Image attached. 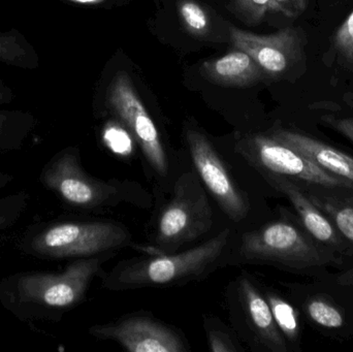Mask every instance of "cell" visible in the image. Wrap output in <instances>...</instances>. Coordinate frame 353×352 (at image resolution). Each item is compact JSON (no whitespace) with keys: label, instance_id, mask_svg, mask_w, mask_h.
<instances>
[{"label":"cell","instance_id":"7","mask_svg":"<svg viewBox=\"0 0 353 352\" xmlns=\"http://www.w3.org/2000/svg\"><path fill=\"white\" fill-rule=\"evenodd\" d=\"M290 298L307 324L327 338H353V287L340 282L335 272L312 282L288 284Z\"/></svg>","mask_w":353,"mask_h":352},{"label":"cell","instance_id":"11","mask_svg":"<svg viewBox=\"0 0 353 352\" xmlns=\"http://www.w3.org/2000/svg\"><path fill=\"white\" fill-rule=\"evenodd\" d=\"M184 136L193 167L205 190L230 220L244 221L251 209L248 194L230 175L211 141L193 127L187 128Z\"/></svg>","mask_w":353,"mask_h":352},{"label":"cell","instance_id":"4","mask_svg":"<svg viewBox=\"0 0 353 352\" xmlns=\"http://www.w3.org/2000/svg\"><path fill=\"white\" fill-rule=\"evenodd\" d=\"M130 229L111 219H56L35 223L19 237L17 247L43 260L92 258L132 245Z\"/></svg>","mask_w":353,"mask_h":352},{"label":"cell","instance_id":"31","mask_svg":"<svg viewBox=\"0 0 353 352\" xmlns=\"http://www.w3.org/2000/svg\"><path fill=\"white\" fill-rule=\"evenodd\" d=\"M70 1L77 2V3L94 4L101 3V2H103L105 0H70Z\"/></svg>","mask_w":353,"mask_h":352},{"label":"cell","instance_id":"16","mask_svg":"<svg viewBox=\"0 0 353 352\" xmlns=\"http://www.w3.org/2000/svg\"><path fill=\"white\" fill-rule=\"evenodd\" d=\"M301 186L308 198L331 219L350 248L353 258V187H325L304 184Z\"/></svg>","mask_w":353,"mask_h":352},{"label":"cell","instance_id":"9","mask_svg":"<svg viewBox=\"0 0 353 352\" xmlns=\"http://www.w3.org/2000/svg\"><path fill=\"white\" fill-rule=\"evenodd\" d=\"M226 298L232 329L254 351L290 352L263 289L252 276L241 272L228 285Z\"/></svg>","mask_w":353,"mask_h":352},{"label":"cell","instance_id":"13","mask_svg":"<svg viewBox=\"0 0 353 352\" xmlns=\"http://www.w3.org/2000/svg\"><path fill=\"white\" fill-rule=\"evenodd\" d=\"M259 174L270 187L273 188L280 196L288 198L301 222L315 240L344 258L348 266L352 264V252L339 231L331 219L308 198L300 183L276 174L265 172Z\"/></svg>","mask_w":353,"mask_h":352},{"label":"cell","instance_id":"20","mask_svg":"<svg viewBox=\"0 0 353 352\" xmlns=\"http://www.w3.org/2000/svg\"><path fill=\"white\" fill-rule=\"evenodd\" d=\"M208 349L212 352H242L241 345L234 329L228 328L219 318H210L203 320Z\"/></svg>","mask_w":353,"mask_h":352},{"label":"cell","instance_id":"10","mask_svg":"<svg viewBox=\"0 0 353 352\" xmlns=\"http://www.w3.org/2000/svg\"><path fill=\"white\" fill-rule=\"evenodd\" d=\"M236 152L256 169L257 173L276 174L304 185L325 187H353V183L327 173L283 143L268 134L242 138Z\"/></svg>","mask_w":353,"mask_h":352},{"label":"cell","instance_id":"6","mask_svg":"<svg viewBox=\"0 0 353 352\" xmlns=\"http://www.w3.org/2000/svg\"><path fill=\"white\" fill-rule=\"evenodd\" d=\"M212 227L213 210L207 190L196 172H185L176 180L171 198L157 212L150 243L143 251L175 253L207 236Z\"/></svg>","mask_w":353,"mask_h":352},{"label":"cell","instance_id":"2","mask_svg":"<svg viewBox=\"0 0 353 352\" xmlns=\"http://www.w3.org/2000/svg\"><path fill=\"white\" fill-rule=\"evenodd\" d=\"M232 264L267 265L312 279L348 266L315 240L296 212L285 207H278L277 218L241 236Z\"/></svg>","mask_w":353,"mask_h":352},{"label":"cell","instance_id":"28","mask_svg":"<svg viewBox=\"0 0 353 352\" xmlns=\"http://www.w3.org/2000/svg\"><path fill=\"white\" fill-rule=\"evenodd\" d=\"M281 8V12L290 18L302 14L307 8L308 0H276Z\"/></svg>","mask_w":353,"mask_h":352},{"label":"cell","instance_id":"27","mask_svg":"<svg viewBox=\"0 0 353 352\" xmlns=\"http://www.w3.org/2000/svg\"><path fill=\"white\" fill-rule=\"evenodd\" d=\"M321 122L327 127L339 132L344 138H347L353 145V117L352 116L323 115Z\"/></svg>","mask_w":353,"mask_h":352},{"label":"cell","instance_id":"15","mask_svg":"<svg viewBox=\"0 0 353 352\" xmlns=\"http://www.w3.org/2000/svg\"><path fill=\"white\" fill-rule=\"evenodd\" d=\"M267 134L300 153L319 169L353 183L352 155L301 130L278 126Z\"/></svg>","mask_w":353,"mask_h":352},{"label":"cell","instance_id":"5","mask_svg":"<svg viewBox=\"0 0 353 352\" xmlns=\"http://www.w3.org/2000/svg\"><path fill=\"white\" fill-rule=\"evenodd\" d=\"M39 180L65 206L78 210H105L123 202L142 207L150 204L149 194L134 182L103 181L89 175L83 167L78 148L74 147L56 153L43 165Z\"/></svg>","mask_w":353,"mask_h":352},{"label":"cell","instance_id":"29","mask_svg":"<svg viewBox=\"0 0 353 352\" xmlns=\"http://www.w3.org/2000/svg\"><path fill=\"white\" fill-rule=\"evenodd\" d=\"M335 277L340 282L353 287V264L335 272Z\"/></svg>","mask_w":353,"mask_h":352},{"label":"cell","instance_id":"24","mask_svg":"<svg viewBox=\"0 0 353 352\" xmlns=\"http://www.w3.org/2000/svg\"><path fill=\"white\" fill-rule=\"evenodd\" d=\"M28 128L24 121L14 123L10 116L0 114V150H16L21 147Z\"/></svg>","mask_w":353,"mask_h":352},{"label":"cell","instance_id":"17","mask_svg":"<svg viewBox=\"0 0 353 352\" xmlns=\"http://www.w3.org/2000/svg\"><path fill=\"white\" fill-rule=\"evenodd\" d=\"M203 72L212 82L225 87H248L263 80L265 72L246 52L236 49L203 63Z\"/></svg>","mask_w":353,"mask_h":352},{"label":"cell","instance_id":"18","mask_svg":"<svg viewBox=\"0 0 353 352\" xmlns=\"http://www.w3.org/2000/svg\"><path fill=\"white\" fill-rule=\"evenodd\" d=\"M269 303L274 320L288 343L290 352L302 351L301 313L292 299L284 297L273 287H261Z\"/></svg>","mask_w":353,"mask_h":352},{"label":"cell","instance_id":"12","mask_svg":"<svg viewBox=\"0 0 353 352\" xmlns=\"http://www.w3.org/2000/svg\"><path fill=\"white\" fill-rule=\"evenodd\" d=\"M89 334L99 340L114 341L130 352H188V340L176 327L150 314H128L107 324H94Z\"/></svg>","mask_w":353,"mask_h":352},{"label":"cell","instance_id":"8","mask_svg":"<svg viewBox=\"0 0 353 352\" xmlns=\"http://www.w3.org/2000/svg\"><path fill=\"white\" fill-rule=\"evenodd\" d=\"M105 105L108 111L132 134L155 179L159 183L170 180L172 163L169 153L128 72L120 70L115 74L107 90Z\"/></svg>","mask_w":353,"mask_h":352},{"label":"cell","instance_id":"3","mask_svg":"<svg viewBox=\"0 0 353 352\" xmlns=\"http://www.w3.org/2000/svg\"><path fill=\"white\" fill-rule=\"evenodd\" d=\"M230 242L228 229L184 251L120 260L103 271L101 287L111 291L183 287L207 278L221 265Z\"/></svg>","mask_w":353,"mask_h":352},{"label":"cell","instance_id":"26","mask_svg":"<svg viewBox=\"0 0 353 352\" xmlns=\"http://www.w3.org/2000/svg\"><path fill=\"white\" fill-rule=\"evenodd\" d=\"M334 47L346 62L353 64V10L336 31Z\"/></svg>","mask_w":353,"mask_h":352},{"label":"cell","instance_id":"32","mask_svg":"<svg viewBox=\"0 0 353 352\" xmlns=\"http://www.w3.org/2000/svg\"><path fill=\"white\" fill-rule=\"evenodd\" d=\"M6 90H4V89L0 88V103H4V101H6V99H8V96H6Z\"/></svg>","mask_w":353,"mask_h":352},{"label":"cell","instance_id":"19","mask_svg":"<svg viewBox=\"0 0 353 352\" xmlns=\"http://www.w3.org/2000/svg\"><path fill=\"white\" fill-rule=\"evenodd\" d=\"M0 61L23 68H34L37 57L19 33H0Z\"/></svg>","mask_w":353,"mask_h":352},{"label":"cell","instance_id":"14","mask_svg":"<svg viewBox=\"0 0 353 352\" xmlns=\"http://www.w3.org/2000/svg\"><path fill=\"white\" fill-rule=\"evenodd\" d=\"M230 41L236 49L251 56L265 74L282 76L299 59L301 39L294 28H284L272 34L261 35L232 26Z\"/></svg>","mask_w":353,"mask_h":352},{"label":"cell","instance_id":"23","mask_svg":"<svg viewBox=\"0 0 353 352\" xmlns=\"http://www.w3.org/2000/svg\"><path fill=\"white\" fill-rule=\"evenodd\" d=\"M103 143L114 154L128 157L134 152V143L136 141L121 124L119 126L117 124H111L105 128Z\"/></svg>","mask_w":353,"mask_h":352},{"label":"cell","instance_id":"30","mask_svg":"<svg viewBox=\"0 0 353 352\" xmlns=\"http://www.w3.org/2000/svg\"><path fill=\"white\" fill-rule=\"evenodd\" d=\"M12 176L8 175V174L0 173V189L8 186L10 182L12 181Z\"/></svg>","mask_w":353,"mask_h":352},{"label":"cell","instance_id":"22","mask_svg":"<svg viewBox=\"0 0 353 352\" xmlns=\"http://www.w3.org/2000/svg\"><path fill=\"white\" fill-rule=\"evenodd\" d=\"M185 29L194 37H203L210 31V20L203 6L195 0H180L178 4Z\"/></svg>","mask_w":353,"mask_h":352},{"label":"cell","instance_id":"21","mask_svg":"<svg viewBox=\"0 0 353 352\" xmlns=\"http://www.w3.org/2000/svg\"><path fill=\"white\" fill-rule=\"evenodd\" d=\"M30 194L25 190L0 198V238L22 218L28 208Z\"/></svg>","mask_w":353,"mask_h":352},{"label":"cell","instance_id":"25","mask_svg":"<svg viewBox=\"0 0 353 352\" xmlns=\"http://www.w3.org/2000/svg\"><path fill=\"white\" fill-rule=\"evenodd\" d=\"M236 10L247 21L259 23L268 12H281L276 0H232Z\"/></svg>","mask_w":353,"mask_h":352},{"label":"cell","instance_id":"1","mask_svg":"<svg viewBox=\"0 0 353 352\" xmlns=\"http://www.w3.org/2000/svg\"><path fill=\"white\" fill-rule=\"evenodd\" d=\"M116 252L76 258L61 272H22L0 280V304L22 322H57L84 302Z\"/></svg>","mask_w":353,"mask_h":352}]
</instances>
